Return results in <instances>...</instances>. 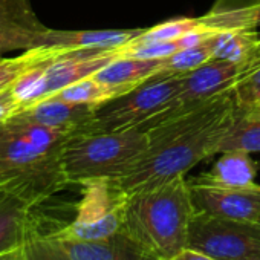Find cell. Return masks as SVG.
<instances>
[{"instance_id":"cell-1","label":"cell","mask_w":260,"mask_h":260,"mask_svg":"<svg viewBox=\"0 0 260 260\" xmlns=\"http://www.w3.org/2000/svg\"><path fill=\"white\" fill-rule=\"evenodd\" d=\"M236 113L230 90L188 113L144 128L149 149L132 170L113 181L130 198L185 176L196 164L216 155V146Z\"/></svg>"},{"instance_id":"cell-2","label":"cell","mask_w":260,"mask_h":260,"mask_svg":"<svg viewBox=\"0 0 260 260\" xmlns=\"http://www.w3.org/2000/svg\"><path fill=\"white\" fill-rule=\"evenodd\" d=\"M74 132L10 118L0 130V191L39 207L69 185L64 147Z\"/></svg>"},{"instance_id":"cell-3","label":"cell","mask_w":260,"mask_h":260,"mask_svg":"<svg viewBox=\"0 0 260 260\" xmlns=\"http://www.w3.org/2000/svg\"><path fill=\"white\" fill-rule=\"evenodd\" d=\"M185 176L150 191L130 196L122 230L161 260H172L187 248L190 223L196 214Z\"/></svg>"},{"instance_id":"cell-4","label":"cell","mask_w":260,"mask_h":260,"mask_svg":"<svg viewBox=\"0 0 260 260\" xmlns=\"http://www.w3.org/2000/svg\"><path fill=\"white\" fill-rule=\"evenodd\" d=\"M147 149V134L140 127L116 132H77L69 138L63 155L69 185L119 179L134 169Z\"/></svg>"},{"instance_id":"cell-5","label":"cell","mask_w":260,"mask_h":260,"mask_svg":"<svg viewBox=\"0 0 260 260\" xmlns=\"http://www.w3.org/2000/svg\"><path fill=\"white\" fill-rule=\"evenodd\" d=\"M118 49H61L49 60L29 68L11 86V90L23 110L80 80L95 75L119 57Z\"/></svg>"},{"instance_id":"cell-6","label":"cell","mask_w":260,"mask_h":260,"mask_svg":"<svg viewBox=\"0 0 260 260\" xmlns=\"http://www.w3.org/2000/svg\"><path fill=\"white\" fill-rule=\"evenodd\" d=\"M80 187L81 198L75 205V217L46 234L58 240L92 242L119 233L124 226L128 196L113 179H93Z\"/></svg>"},{"instance_id":"cell-7","label":"cell","mask_w":260,"mask_h":260,"mask_svg":"<svg viewBox=\"0 0 260 260\" xmlns=\"http://www.w3.org/2000/svg\"><path fill=\"white\" fill-rule=\"evenodd\" d=\"M182 77L184 74L156 72L138 87L98 106L87 130L116 132L144 125L173 103L181 90Z\"/></svg>"},{"instance_id":"cell-8","label":"cell","mask_w":260,"mask_h":260,"mask_svg":"<svg viewBox=\"0 0 260 260\" xmlns=\"http://www.w3.org/2000/svg\"><path fill=\"white\" fill-rule=\"evenodd\" d=\"M257 68L242 63H233L226 60L213 58L208 63L199 66L194 71L184 74L181 90L175 96L173 103L155 118L147 121L140 128H149L152 125L162 124L176 116L188 113L211 100L234 90V87L248 78Z\"/></svg>"},{"instance_id":"cell-9","label":"cell","mask_w":260,"mask_h":260,"mask_svg":"<svg viewBox=\"0 0 260 260\" xmlns=\"http://www.w3.org/2000/svg\"><path fill=\"white\" fill-rule=\"evenodd\" d=\"M187 248L217 260H240L260 252V222L231 220L196 211L190 223Z\"/></svg>"},{"instance_id":"cell-10","label":"cell","mask_w":260,"mask_h":260,"mask_svg":"<svg viewBox=\"0 0 260 260\" xmlns=\"http://www.w3.org/2000/svg\"><path fill=\"white\" fill-rule=\"evenodd\" d=\"M190 188L194 207L199 213L231 220L260 222L258 184L240 188L190 184Z\"/></svg>"},{"instance_id":"cell-11","label":"cell","mask_w":260,"mask_h":260,"mask_svg":"<svg viewBox=\"0 0 260 260\" xmlns=\"http://www.w3.org/2000/svg\"><path fill=\"white\" fill-rule=\"evenodd\" d=\"M48 31L43 26L28 0H0V55L11 51H28L40 48Z\"/></svg>"},{"instance_id":"cell-12","label":"cell","mask_w":260,"mask_h":260,"mask_svg":"<svg viewBox=\"0 0 260 260\" xmlns=\"http://www.w3.org/2000/svg\"><path fill=\"white\" fill-rule=\"evenodd\" d=\"M54 240L72 260H161L124 230L103 240Z\"/></svg>"},{"instance_id":"cell-13","label":"cell","mask_w":260,"mask_h":260,"mask_svg":"<svg viewBox=\"0 0 260 260\" xmlns=\"http://www.w3.org/2000/svg\"><path fill=\"white\" fill-rule=\"evenodd\" d=\"M96 107L98 106L69 103L60 98L49 96L43 101H39L20 110L16 116L36 124L54 127V128H63L77 134L90 127L95 118Z\"/></svg>"},{"instance_id":"cell-14","label":"cell","mask_w":260,"mask_h":260,"mask_svg":"<svg viewBox=\"0 0 260 260\" xmlns=\"http://www.w3.org/2000/svg\"><path fill=\"white\" fill-rule=\"evenodd\" d=\"M34 210L25 201L0 191V255L23 248L40 231Z\"/></svg>"},{"instance_id":"cell-15","label":"cell","mask_w":260,"mask_h":260,"mask_svg":"<svg viewBox=\"0 0 260 260\" xmlns=\"http://www.w3.org/2000/svg\"><path fill=\"white\" fill-rule=\"evenodd\" d=\"M144 29H104V31H55L45 32L40 48L52 49H118L137 39Z\"/></svg>"},{"instance_id":"cell-16","label":"cell","mask_w":260,"mask_h":260,"mask_svg":"<svg viewBox=\"0 0 260 260\" xmlns=\"http://www.w3.org/2000/svg\"><path fill=\"white\" fill-rule=\"evenodd\" d=\"M257 167L246 152H223L213 169L191 181L190 184L240 188L255 184Z\"/></svg>"},{"instance_id":"cell-17","label":"cell","mask_w":260,"mask_h":260,"mask_svg":"<svg viewBox=\"0 0 260 260\" xmlns=\"http://www.w3.org/2000/svg\"><path fill=\"white\" fill-rule=\"evenodd\" d=\"M161 60H144L134 57H116L103 69H100L93 78L125 93L138 87L159 72Z\"/></svg>"},{"instance_id":"cell-18","label":"cell","mask_w":260,"mask_h":260,"mask_svg":"<svg viewBox=\"0 0 260 260\" xmlns=\"http://www.w3.org/2000/svg\"><path fill=\"white\" fill-rule=\"evenodd\" d=\"M214 58L249 64L260 69V31H223L217 37Z\"/></svg>"},{"instance_id":"cell-19","label":"cell","mask_w":260,"mask_h":260,"mask_svg":"<svg viewBox=\"0 0 260 260\" xmlns=\"http://www.w3.org/2000/svg\"><path fill=\"white\" fill-rule=\"evenodd\" d=\"M233 150L246 153L260 152V119L246 118L239 109L216 146V153Z\"/></svg>"},{"instance_id":"cell-20","label":"cell","mask_w":260,"mask_h":260,"mask_svg":"<svg viewBox=\"0 0 260 260\" xmlns=\"http://www.w3.org/2000/svg\"><path fill=\"white\" fill-rule=\"evenodd\" d=\"M220 34V32H219ZM219 34H214L211 37H208L207 40L182 49L170 57L161 58L159 63V72H166V74H187L190 71L198 69L199 66L208 63L210 60L214 58V49H216V43H217V37Z\"/></svg>"},{"instance_id":"cell-21","label":"cell","mask_w":260,"mask_h":260,"mask_svg":"<svg viewBox=\"0 0 260 260\" xmlns=\"http://www.w3.org/2000/svg\"><path fill=\"white\" fill-rule=\"evenodd\" d=\"M207 28L202 25L201 19H188V17H181V19H173L162 22L156 26H152L149 29H144L137 39H134L125 46H121V49H135L140 46H146L150 43H159V42H170L181 39L190 32L194 31H205ZM211 31V29H210Z\"/></svg>"},{"instance_id":"cell-22","label":"cell","mask_w":260,"mask_h":260,"mask_svg":"<svg viewBox=\"0 0 260 260\" xmlns=\"http://www.w3.org/2000/svg\"><path fill=\"white\" fill-rule=\"evenodd\" d=\"M122 95L119 90L98 81L92 77H87L84 80H80L57 93H54V98H60L69 103H78V104H92V106H101L116 96Z\"/></svg>"},{"instance_id":"cell-23","label":"cell","mask_w":260,"mask_h":260,"mask_svg":"<svg viewBox=\"0 0 260 260\" xmlns=\"http://www.w3.org/2000/svg\"><path fill=\"white\" fill-rule=\"evenodd\" d=\"M61 49L52 48H34L23 51L17 57L0 60V92L10 89L29 68L49 60Z\"/></svg>"},{"instance_id":"cell-24","label":"cell","mask_w":260,"mask_h":260,"mask_svg":"<svg viewBox=\"0 0 260 260\" xmlns=\"http://www.w3.org/2000/svg\"><path fill=\"white\" fill-rule=\"evenodd\" d=\"M199 19L207 29L217 32L255 29L257 26H260V5L228 13H207Z\"/></svg>"},{"instance_id":"cell-25","label":"cell","mask_w":260,"mask_h":260,"mask_svg":"<svg viewBox=\"0 0 260 260\" xmlns=\"http://www.w3.org/2000/svg\"><path fill=\"white\" fill-rule=\"evenodd\" d=\"M28 252L31 260H72L60 245L46 233H36L28 242Z\"/></svg>"},{"instance_id":"cell-26","label":"cell","mask_w":260,"mask_h":260,"mask_svg":"<svg viewBox=\"0 0 260 260\" xmlns=\"http://www.w3.org/2000/svg\"><path fill=\"white\" fill-rule=\"evenodd\" d=\"M233 95L236 106L242 113L260 106V69H257L248 78L240 81L234 87Z\"/></svg>"},{"instance_id":"cell-27","label":"cell","mask_w":260,"mask_h":260,"mask_svg":"<svg viewBox=\"0 0 260 260\" xmlns=\"http://www.w3.org/2000/svg\"><path fill=\"white\" fill-rule=\"evenodd\" d=\"M22 110V106L16 100L11 87L0 92V124L7 122L10 118L17 115Z\"/></svg>"},{"instance_id":"cell-28","label":"cell","mask_w":260,"mask_h":260,"mask_svg":"<svg viewBox=\"0 0 260 260\" xmlns=\"http://www.w3.org/2000/svg\"><path fill=\"white\" fill-rule=\"evenodd\" d=\"M255 5H260V0H216L210 13H228L242 8H251Z\"/></svg>"},{"instance_id":"cell-29","label":"cell","mask_w":260,"mask_h":260,"mask_svg":"<svg viewBox=\"0 0 260 260\" xmlns=\"http://www.w3.org/2000/svg\"><path fill=\"white\" fill-rule=\"evenodd\" d=\"M172 260H217L202 251L193 249V248H184L179 254H176Z\"/></svg>"},{"instance_id":"cell-30","label":"cell","mask_w":260,"mask_h":260,"mask_svg":"<svg viewBox=\"0 0 260 260\" xmlns=\"http://www.w3.org/2000/svg\"><path fill=\"white\" fill-rule=\"evenodd\" d=\"M0 260H29L28 245H25L23 248L14 249V251H11V252L2 254V255H0Z\"/></svg>"},{"instance_id":"cell-31","label":"cell","mask_w":260,"mask_h":260,"mask_svg":"<svg viewBox=\"0 0 260 260\" xmlns=\"http://www.w3.org/2000/svg\"><path fill=\"white\" fill-rule=\"evenodd\" d=\"M243 115H245L246 118H251V119H260V106H257V107H254V109L245 112Z\"/></svg>"},{"instance_id":"cell-32","label":"cell","mask_w":260,"mask_h":260,"mask_svg":"<svg viewBox=\"0 0 260 260\" xmlns=\"http://www.w3.org/2000/svg\"><path fill=\"white\" fill-rule=\"evenodd\" d=\"M240 260H260V252H257V254H251V255L243 257V258H240Z\"/></svg>"},{"instance_id":"cell-33","label":"cell","mask_w":260,"mask_h":260,"mask_svg":"<svg viewBox=\"0 0 260 260\" xmlns=\"http://www.w3.org/2000/svg\"><path fill=\"white\" fill-rule=\"evenodd\" d=\"M2 125H4V124H0V130H2Z\"/></svg>"},{"instance_id":"cell-34","label":"cell","mask_w":260,"mask_h":260,"mask_svg":"<svg viewBox=\"0 0 260 260\" xmlns=\"http://www.w3.org/2000/svg\"><path fill=\"white\" fill-rule=\"evenodd\" d=\"M2 58H4V57H2V55H0V60H2Z\"/></svg>"},{"instance_id":"cell-35","label":"cell","mask_w":260,"mask_h":260,"mask_svg":"<svg viewBox=\"0 0 260 260\" xmlns=\"http://www.w3.org/2000/svg\"><path fill=\"white\" fill-rule=\"evenodd\" d=\"M28 254H29V252H28ZM29 260H31V257H29Z\"/></svg>"}]
</instances>
